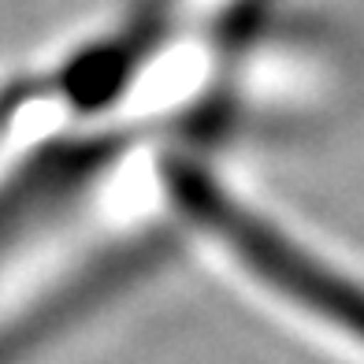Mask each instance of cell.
<instances>
[{
  "mask_svg": "<svg viewBox=\"0 0 364 364\" xmlns=\"http://www.w3.org/2000/svg\"><path fill=\"white\" fill-rule=\"evenodd\" d=\"M171 190L186 212H193L208 230L235 250L245 264L275 283L283 294L297 297L301 305L323 312L331 323L346 327L350 335L364 338V294L350 287L342 275L327 272L323 264L309 260L305 253H297L290 242L272 235L260 220H253L245 208H238L223 190H216L205 175L197 171H171Z\"/></svg>",
  "mask_w": 364,
  "mask_h": 364,
  "instance_id": "6da1fadb",
  "label": "cell"
}]
</instances>
